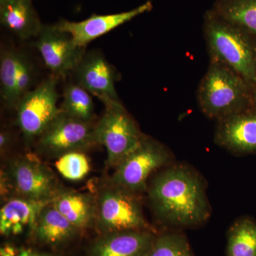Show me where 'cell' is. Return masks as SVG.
Segmentation results:
<instances>
[{"label": "cell", "mask_w": 256, "mask_h": 256, "mask_svg": "<svg viewBox=\"0 0 256 256\" xmlns=\"http://www.w3.org/2000/svg\"><path fill=\"white\" fill-rule=\"evenodd\" d=\"M148 192L156 218L170 226L195 228L210 218L206 185L188 165H169L154 178Z\"/></svg>", "instance_id": "6da1fadb"}, {"label": "cell", "mask_w": 256, "mask_h": 256, "mask_svg": "<svg viewBox=\"0 0 256 256\" xmlns=\"http://www.w3.org/2000/svg\"><path fill=\"white\" fill-rule=\"evenodd\" d=\"M204 36L210 60L238 74L252 90L256 86V36L226 21L213 11L204 18Z\"/></svg>", "instance_id": "7a4b0ae2"}, {"label": "cell", "mask_w": 256, "mask_h": 256, "mask_svg": "<svg viewBox=\"0 0 256 256\" xmlns=\"http://www.w3.org/2000/svg\"><path fill=\"white\" fill-rule=\"evenodd\" d=\"M198 101L207 117L220 120L252 109V90L233 70L210 60L198 86Z\"/></svg>", "instance_id": "3957f363"}, {"label": "cell", "mask_w": 256, "mask_h": 256, "mask_svg": "<svg viewBox=\"0 0 256 256\" xmlns=\"http://www.w3.org/2000/svg\"><path fill=\"white\" fill-rule=\"evenodd\" d=\"M1 196L52 202L64 191L54 173L34 154L9 160L1 171Z\"/></svg>", "instance_id": "277c9868"}, {"label": "cell", "mask_w": 256, "mask_h": 256, "mask_svg": "<svg viewBox=\"0 0 256 256\" xmlns=\"http://www.w3.org/2000/svg\"><path fill=\"white\" fill-rule=\"evenodd\" d=\"M96 228L100 235L128 230L156 232L148 223L137 195L108 181L96 190Z\"/></svg>", "instance_id": "5b68a950"}, {"label": "cell", "mask_w": 256, "mask_h": 256, "mask_svg": "<svg viewBox=\"0 0 256 256\" xmlns=\"http://www.w3.org/2000/svg\"><path fill=\"white\" fill-rule=\"evenodd\" d=\"M172 161L168 148L144 134L137 148L114 168L109 181L138 196L148 190V180L152 173L169 166Z\"/></svg>", "instance_id": "8992f818"}, {"label": "cell", "mask_w": 256, "mask_h": 256, "mask_svg": "<svg viewBox=\"0 0 256 256\" xmlns=\"http://www.w3.org/2000/svg\"><path fill=\"white\" fill-rule=\"evenodd\" d=\"M96 142L105 146L107 165L114 168L132 152L144 134L120 102L105 106V112L94 127Z\"/></svg>", "instance_id": "52a82bcc"}, {"label": "cell", "mask_w": 256, "mask_h": 256, "mask_svg": "<svg viewBox=\"0 0 256 256\" xmlns=\"http://www.w3.org/2000/svg\"><path fill=\"white\" fill-rule=\"evenodd\" d=\"M94 127L62 111L37 138V152L56 160L74 152H85L98 146Z\"/></svg>", "instance_id": "ba28073f"}, {"label": "cell", "mask_w": 256, "mask_h": 256, "mask_svg": "<svg viewBox=\"0 0 256 256\" xmlns=\"http://www.w3.org/2000/svg\"><path fill=\"white\" fill-rule=\"evenodd\" d=\"M57 77H48L20 99L16 105V126L26 142L36 140L62 112L58 106Z\"/></svg>", "instance_id": "9c48e42d"}, {"label": "cell", "mask_w": 256, "mask_h": 256, "mask_svg": "<svg viewBox=\"0 0 256 256\" xmlns=\"http://www.w3.org/2000/svg\"><path fill=\"white\" fill-rule=\"evenodd\" d=\"M36 47L48 70L57 77L74 72L85 55L68 34L56 26H43L37 35Z\"/></svg>", "instance_id": "30bf717a"}, {"label": "cell", "mask_w": 256, "mask_h": 256, "mask_svg": "<svg viewBox=\"0 0 256 256\" xmlns=\"http://www.w3.org/2000/svg\"><path fill=\"white\" fill-rule=\"evenodd\" d=\"M76 82L98 98L104 106L120 102L114 67L98 52L86 53L74 70Z\"/></svg>", "instance_id": "8fae6325"}, {"label": "cell", "mask_w": 256, "mask_h": 256, "mask_svg": "<svg viewBox=\"0 0 256 256\" xmlns=\"http://www.w3.org/2000/svg\"><path fill=\"white\" fill-rule=\"evenodd\" d=\"M152 8V4L150 1H148L130 11L114 14H94L90 18L78 22L62 20L55 26L68 34L77 46L85 48L88 44L128 22L138 15L150 11Z\"/></svg>", "instance_id": "7c38bea8"}, {"label": "cell", "mask_w": 256, "mask_h": 256, "mask_svg": "<svg viewBox=\"0 0 256 256\" xmlns=\"http://www.w3.org/2000/svg\"><path fill=\"white\" fill-rule=\"evenodd\" d=\"M215 142L230 152L256 151V110L250 109L218 120Z\"/></svg>", "instance_id": "4fadbf2b"}, {"label": "cell", "mask_w": 256, "mask_h": 256, "mask_svg": "<svg viewBox=\"0 0 256 256\" xmlns=\"http://www.w3.org/2000/svg\"><path fill=\"white\" fill-rule=\"evenodd\" d=\"M158 233L128 230L102 234L92 242L86 256H146Z\"/></svg>", "instance_id": "5bb4252c"}, {"label": "cell", "mask_w": 256, "mask_h": 256, "mask_svg": "<svg viewBox=\"0 0 256 256\" xmlns=\"http://www.w3.org/2000/svg\"><path fill=\"white\" fill-rule=\"evenodd\" d=\"M50 202L18 196L4 198L0 210L1 235L15 236L21 235L26 230L33 234L40 210Z\"/></svg>", "instance_id": "9a60e30c"}, {"label": "cell", "mask_w": 256, "mask_h": 256, "mask_svg": "<svg viewBox=\"0 0 256 256\" xmlns=\"http://www.w3.org/2000/svg\"><path fill=\"white\" fill-rule=\"evenodd\" d=\"M80 232L50 202L40 210L32 234L42 244L57 246L72 240Z\"/></svg>", "instance_id": "2e32d148"}, {"label": "cell", "mask_w": 256, "mask_h": 256, "mask_svg": "<svg viewBox=\"0 0 256 256\" xmlns=\"http://www.w3.org/2000/svg\"><path fill=\"white\" fill-rule=\"evenodd\" d=\"M52 202L56 208L80 230L96 226L95 194L64 190Z\"/></svg>", "instance_id": "e0dca14e"}, {"label": "cell", "mask_w": 256, "mask_h": 256, "mask_svg": "<svg viewBox=\"0 0 256 256\" xmlns=\"http://www.w3.org/2000/svg\"><path fill=\"white\" fill-rule=\"evenodd\" d=\"M2 24L20 40L36 37L42 25L30 0H0Z\"/></svg>", "instance_id": "ac0fdd59"}, {"label": "cell", "mask_w": 256, "mask_h": 256, "mask_svg": "<svg viewBox=\"0 0 256 256\" xmlns=\"http://www.w3.org/2000/svg\"><path fill=\"white\" fill-rule=\"evenodd\" d=\"M212 11L256 36V0H216Z\"/></svg>", "instance_id": "d6986e66"}, {"label": "cell", "mask_w": 256, "mask_h": 256, "mask_svg": "<svg viewBox=\"0 0 256 256\" xmlns=\"http://www.w3.org/2000/svg\"><path fill=\"white\" fill-rule=\"evenodd\" d=\"M226 256H256V222L250 218L236 220L227 233Z\"/></svg>", "instance_id": "ffe728a7"}, {"label": "cell", "mask_w": 256, "mask_h": 256, "mask_svg": "<svg viewBox=\"0 0 256 256\" xmlns=\"http://www.w3.org/2000/svg\"><path fill=\"white\" fill-rule=\"evenodd\" d=\"M90 92L78 84H69L64 90L60 110L74 118L87 124L95 120V108Z\"/></svg>", "instance_id": "44dd1931"}, {"label": "cell", "mask_w": 256, "mask_h": 256, "mask_svg": "<svg viewBox=\"0 0 256 256\" xmlns=\"http://www.w3.org/2000/svg\"><path fill=\"white\" fill-rule=\"evenodd\" d=\"M18 55L20 52L6 50L0 56V94L5 106L16 108L18 104L16 94Z\"/></svg>", "instance_id": "7402d4cb"}, {"label": "cell", "mask_w": 256, "mask_h": 256, "mask_svg": "<svg viewBox=\"0 0 256 256\" xmlns=\"http://www.w3.org/2000/svg\"><path fill=\"white\" fill-rule=\"evenodd\" d=\"M146 256H194L186 236L178 230L158 234Z\"/></svg>", "instance_id": "603a6c76"}, {"label": "cell", "mask_w": 256, "mask_h": 256, "mask_svg": "<svg viewBox=\"0 0 256 256\" xmlns=\"http://www.w3.org/2000/svg\"><path fill=\"white\" fill-rule=\"evenodd\" d=\"M55 166L64 178L75 182L85 178L90 169L88 158L82 152H74L60 156L56 161Z\"/></svg>", "instance_id": "cb8c5ba5"}, {"label": "cell", "mask_w": 256, "mask_h": 256, "mask_svg": "<svg viewBox=\"0 0 256 256\" xmlns=\"http://www.w3.org/2000/svg\"><path fill=\"white\" fill-rule=\"evenodd\" d=\"M34 80V68L31 60L24 53L20 52L18 55V84L16 94L18 102L25 94L31 90Z\"/></svg>", "instance_id": "d4e9b609"}, {"label": "cell", "mask_w": 256, "mask_h": 256, "mask_svg": "<svg viewBox=\"0 0 256 256\" xmlns=\"http://www.w3.org/2000/svg\"><path fill=\"white\" fill-rule=\"evenodd\" d=\"M0 256H54L47 252H40L28 248L18 247L6 244L0 248Z\"/></svg>", "instance_id": "484cf974"}, {"label": "cell", "mask_w": 256, "mask_h": 256, "mask_svg": "<svg viewBox=\"0 0 256 256\" xmlns=\"http://www.w3.org/2000/svg\"><path fill=\"white\" fill-rule=\"evenodd\" d=\"M12 143V136L9 131L2 130L0 132V152L2 156L9 149Z\"/></svg>", "instance_id": "4316f807"}, {"label": "cell", "mask_w": 256, "mask_h": 256, "mask_svg": "<svg viewBox=\"0 0 256 256\" xmlns=\"http://www.w3.org/2000/svg\"><path fill=\"white\" fill-rule=\"evenodd\" d=\"M252 109L256 110V86L252 89Z\"/></svg>", "instance_id": "83f0119b"}]
</instances>
